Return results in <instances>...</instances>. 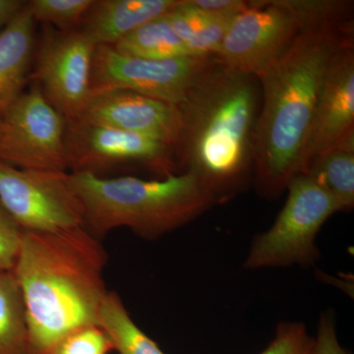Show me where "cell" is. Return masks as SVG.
<instances>
[{
  "mask_svg": "<svg viewBox=\"0 0 354 354\" xmlns=\"http://www.w3.org/2000/svg\"><path fill=\"white\" fill-rule=\"evenodd\" d=\"M353 39L351 13L306 23L259 79L262 106L254 147L261 194L274 198L298 176L314 113L330 64Z\"/></svg>",
  "mask_w": 354,
  "mask_h": 354,
  "instance_id": "obj_1",
  "label": "cell"
},
{
  "mask_svg": "<svg viewBox=\"0 0 354 354\" xmlns=\"http://www.w3.org/2000/svg\"><path fill=\"white\" fill-rule=\"evenodd\" d=\"M108 255L85 227L53 234L26 232L13 272L24 299L26 354H53L67 335L100 326L109 290Z\"/></svg>",
  "mask_w": 354,
  "mask_h": 354,
  "instance_id": "obj_2",
  "label": "cell"
},
{
  "mask_svg": "<svg viewBox=\"0 0 354 354\" xmlns=\"http://www.w3.org/2000/svg\"><path fill=\"white\" fill-rule=\"evenodd\" d=\"M260 91L257 77L214 57L178 106L177 162L196 174L216 204L241 192L254 169Z\"/></svg>",
  "mask_w": 354,
  "mask_h": 354,
  "instance_id": "obj_3",
  "label": "cell"
},
{
  "mask_svg": "<svg viewBox=\"0 0 354 354\" xmlns=\"http://www.w3.org/2000/svg\"><path fill=\"white\" fill-rule=\"evenodd\" d=\"M69 183L82 203L86 230L97 239L127 227L156 241L216 204L196 174L188 171L153 180L69 172Z\"/></svg>",
  "mask_w": 354,
  "mask_h": 354,
  "instance_id": "obj_4",
  "label": "cell"
},
{
  "mask_svg": "<svg viewBox=\"0 0 354 354\" xmlns=\"http://www.w3.org/2000/svg\"><path fill=\"white\" fill-rule=\"evenodd\" d=\"M288 199L269 230L254 237L244 267L249 270L310 267L320 258L317 235L339 212L333 198L304 174L288 183Z\"/></svg>",
  "mask_w": 354,
  "mask_h": 354,
  "instance_id": "obj_5",
  "label": "cell"
},
{
  "mask_svg": "<svg viewBox=\"0 0 354 354\" xmlns=\"http://www.w3.org/2000/svg\"><path fill=\"white\" fill-rule=\"evenodd\" d=\"M67 121L36 83L0 118V162L29 171H67Z\"/></svg>",
  "mask_w": 354,
  "mask_h": 354,
  "instance_id": "obj_6",
  "label": "cell"
},
{
  "mask_svg": "<svg viewBox=\"0 0 354 354\" xmlns=\"http://www.w3.org/2000/svg\"><path fill=\"white\" fill-rule=\"evenodd\" d=\"M0 202L23 232L85 227L83 205L68 171H29L0 162Z\"/></svg>",
  "mask_w": 354,
  "mask_h": 354,
  "instance_id": "obj_7",
  "label": "cell"
},
{
  "mask_svg": "<svg viewBox=\"0 0 354 354\" xmlns=\"http://www.w3.org/2000/svg\"><path fill=\"white\" fill-rule=\"evenodd\" d=\"M304 25L293 0L249 1L230 23L216 57L258 78L288 50Z\"/></svg>",
  "mask_w": 354,
  "mask_h": 354,
  "instance_id": "obj_8",
  "label": "cell"
},
{
  "mask_svg": "<svg viewBox=\"0 0 354 354\" xmlns=\"http://www.w3.org/2000/svg\"><path fill=\"white\" fill-rule=\"evenodd\" d=\"M213 58L148 59L122 55L113 46H97L91 92L93 95L111 90L132 91L178 106Z\"/></svg>",
  "mask_w": 354,
  "mask_h": 354,
  "instance_id": "obj_9",
  "label": "cell"
},
{
  "mask_svg": "<svg viewBox=\"0 0 354 354\" xmlns=\"http://www.w3.org/2000/svg\"><path fill=\"white\" fill-rule=\"evenodd\" d=\"M95 46L80 29L58 31L46 26L37 41L30 83L68 121L78 120L90 101Z\"/></svg>",
  "mask_w": 354,
  "mask_h": 354,
  "instance_id": "obj_10",
  "label": "cell"
},
{
  "mask_svg": "<svg viewBox=\"0 0 354 354\" xmlns=\"http://www.w3.org/2000/svg\"><path fill=\"white\" fill-rule=\"evenodd\" d=\"M66 155L71 172H100L128 165H143L158 176L177 174L176 149L160 140L81 120L68 121Z\"/></svg>",
  "mask_w": 354,
  "mask_h": 354,
  "instance_id": "obj_11",
  "label": "cell"
},
{
  "mask_svg": "<svg viewBox=\"0 0 354 354\" xmlns=\"http://www.w3.org/2000/svg\"><path fill=\"white\" fill-rule=\"evenodd\" d=\"M354 151V46L337 53L323 83L302 153L299 174L314 158L333 150Z\"/></svg>",
  "mask_w": 354,
  "mask_h": 354,
  "instance_id": "obj_12",
  "label": "cell"
},
{
  "mask_svg": "<svg viewBox=\"0 0 354 354\" xmlns=\"http://www.w3.org/2000/svg\"><path fill=\"white\" fill-rule=\"evenodd\" d=\"M78 120L152 137L176 152L183 134L178 106L127 90L93 95Z\"/></svg>",
  "mask_w": 354,
  "mask_h": 354,
  "instance_id": "obj_13",
  "label": "cell"
},
{
  "mask_svg": "<svg viewBox=\"0 0 354 354\" xmlns=\"http://www.w3.org/2000/svg\"><path fill=\"white\" fill-rule=\"evenodd\" d=\"M37 22L25 2L0 32V118L30 83L37 46Z\"/></svg>",
  "mask_w": 354,
  "mask_h": 354,
  "instance_id": "obj_14",
  "label": "cell"
},
{
  "mask_svg": "<svg viewBox=\"0 0 354 354\" xmlns=\"http://www.w3.org/2000/svg\"><path fill=\"white\" fill-rule=\"evenodd\" d=\"M181 0H94L80 27L95 46H113L149 21L176 8Z\"/></svg>",
  "mask_w": 354,
  "mask_h": 354,
  "instance_id": "obj_15",
  "label": "cell"
},
{
  "mask_svg": "<svg viewBox=\"0 0 354 354\" xmlns=\"http://www.w3.org/2000/svg\"><path fill=\"white\" fill-rule=\"evenodd\" d=\"M325 190L339 212L354 207V151L333 149L314 158L302 174Z\"/></svg>",
  "mask_w": 354,
  "mask_h": 354,
  "instance_id": "obj_16",
  "label": "cell"
},
{
  "mask_svg": "<svg viewBox=\"0 0 354 354\" xmlns=\"http://www.w3.org/2000/svg\"><path fill=\"white\" fill-rule=\"evenodd\" d=\"M167 13L140 26L113 48L122 55L148 59L188 57L185 44L172 29Z\"/></svg>",
  "mask_w": 354,
  "mask_h": 354,
  "instance_id": "obj_17",
  "label": "cell"
},
{
  "mask_svg": "<svg viewBox=\"0 0 354 354\" xmlns=\"http://www.w3.org/2000/svg\"><path fill=\"white\" fill-rule=\"evenodd\" d=\"M100 326L118 354H165L132 320L115 291L106 293L100 310Z\"/></svg>",
  "mask_w": 354,
  "mask_h": 354,
  "instance_id": "obj_18",
  "label": "cell"
},
{
  "mask_svg": "<svg viewBox=\"0 0 354 354\" xmlns=\"http://www.w3.org/2000/svg\"><path fill=\"white\" fill-rule=\"evenodd\" d=\"M24 299L13 271H0V354H26Z\"/></svg>",
  "mask_w": 354,
  "mask_h": 354,
  "instance_id": "obj_19",
  "label": "cell"
},
{
  "mask_svg": "<svg viewBox=\"0 0 354 354\" xmlns=\"http://www.w3.org/2000/svg\"><path fill=\"white\" fill-rule=\"evenodd\" d=\"M94 0H32L27 1L37 23L58 31L80 29Z\"/></svg>",
  "mask_w": 354,
  "mask_h": 354,
  "instance_id": "obj_20",
  "label": "cell"
},
{
  "mask_svg": "<svg viewBox=\"0 0 354 354\" xmlns=\"http://www.w3.org/2000/svg\"><path fill=\"white\" fill-rule=\"evenodd\" d=\"M113 351L106 330L101 326H90L67 335L53 354H109Z\"/></svg>",
  "mask_w": 354,
  "mask_h": 354,
  "instance_id": "obj_21",
  "label": "cell"
},
{
  "mask_svg": "<svg viewBox=\"0 0 354 354\" xmlns=\"http://www.w3.org/2000/svg\"><path fill=\"white\" fill-rule=\"evenodd\" d=\"M235 15H209L199 32L186 44L188 57H216Z\"/></svg>",
  "mask_w": 354,
  "mask_h": 354,
  "instance_id": "obj_22",
  "label": "cell"
},
{
  "mask_svg": "<svg viewBox=\"0 0 354 354\" xmlns=\"http://www.w3.org/2000/svg\"><path fill=\"white\" fill-rule=\"evenodd\" d=\"M312 344L304 323L288 321L279 324L274 339L259 354H310Z\"/></svg>",
  "mask_w": 354,
  "mask_h": 354,
  "instance_id": "obj_23",
  "label": "cell"
},
{
  "mask_svg": "<svg viewBox=\"0 0 354 354\" xmlns=\"http://www.w3.org/2000/svg\"><path fill=\"white\" fill-rule=\"evenodd\" d=\"M23 234L0 202V271H13Z\"/></svg>",
  "mask_w": 354,
  "mask_h": 354,
  "instance_id": "obj_24",
  "label": "cell"
},
{
  "mask_svg": "<svg viewBox=\"0 0 354 354\" xmlns=\"http://www.w3.org/2000/svg\"><path fill=\"white\" fill-rule=\"evenodd\" d=\"M310 354H349L339 344L335 312L328 310L321 314Z\"/></svg>",
  "mask_w": 354,
  "mask_h": 354,
  "instance_id": "obj_25",
  "label": "cell"
},
{
  "mask_svg": "<svg viewBox=\"0 0 354 354\" xmlns=\"http://www.w3.org/2000/svg\"><path fill=\"white\" fill-rule=\"evenodd\" d=\"M191 3L211 16L235 15L249 6L243 0H190Z\"/></svg>",
  "mask_w": 354,
  "mask_h": 354,
  "instance_id": "obj_26",
  "label": "cell"
},
{
  "mask_svg": "<svg viewBox=\"0 0 354 354\" xmlns=\"http://www.w3.org/2000/svg\"><path fill=\"white\" fill-rule=\"evenodd\" d=\"M22 0H0V32L22 8Z\"/></svg>",
  "mask_w": 354,
  "mask_h": 354,
  "instance_id": "obj_27",
  "label": "cell"
}]
</instances>
